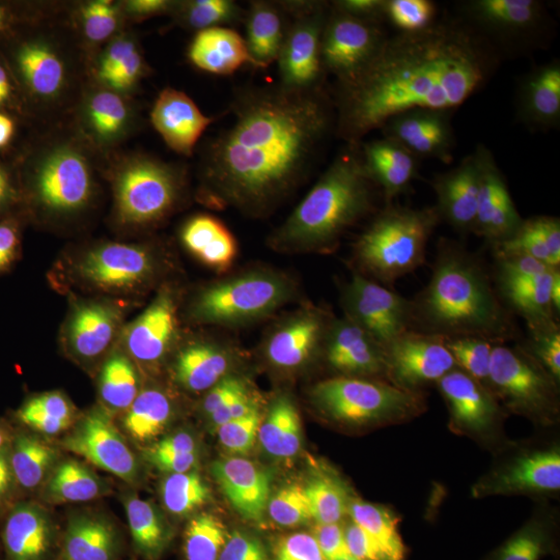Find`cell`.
<instances>
[{
	"label": "cell",
	"instance_id": "7c38bea8",
	"mask_svg": "<svg viewBox=\"0 0 560 560\" xmlns=\"http://www.w3.org/2000/svg\"><path fill=\"white\" fill-rule=\"evenodd\" d=\"M164 50L177 80H212L233 57L235 21L219 2L179 4L164 18Z\"/></svg>",
	"mask_w": 560,
	"mask_h": 560
},
{
	"label": "cell",
	"instance_id": "7402d4cb",
	"mask_svg": "<svg viewBox=\"0 0 560 560\" xmlns=\"http://www.w3.org/2000/svg\"><path fill=\"white\" fill-rule=\"evenodd\" d=\"M560 7V2H559ZM552 125H555V129H557V148H559V171H560V104L559 108H557V115H555V120H552Z\"/></svg>",
	"mask_w": 560,
	"mask_h": 560
},
{
	"label": "cell",
	"instance_id": "ba28073f",
	"mask_svg": "<svg viewBox=\"0 0 560 560\" xmlns=\"http://www.w3.org/2000/svg\"><path fill=\"white\" fill-rule=\"evenodd\" d=\"M361 478L400 525L441 546L459 538L476 506V490L460 460L420 430L381 436L363 457Z\"/></svg>",
	"mask_w": 560,
	"mask_h": 560
},
{
	"label": "cell",
	"instance_id": "277c9868",
	"mask_svg": "<svg viewBox=\"0 0 560 560\" xmlns=\"http://www.w3.org/2000/svg\"><path fill=\"white\" fill-rule=\"evenodd\" d=\"M316 520L298 494L210 486L173 502L152 529L162 560H307Z\"/></svg>",
	"mask_w": 560,
	"mask_h": 560
},
{
	"label": "cell",
	"instance_id": "3957f363",
	"mask_svg": "<svg viewBox=\"0 0 560 560\" xmlns=\"http://www.w3.org/2000/svg\"><path fill=\"white\" fill-rule=\"evenodd\" d=\"M57 376L85 420L108 430L161 423L179 407L187 382L179 324L138 289L104 295L65 332Z\"/></svg>",
	"mask_w": 560,
	"mask_h": 560
},
{
	"label": "cell",
	"instance_id": "d6986e66",
	"mask_svg": "<svg viewBox=\"0 0 560 560\" xmlns=\"http://www.w3.org/2000/svg\"><path fill=\"white\" fill-rule=\"evenodd\" d=\"M23 189V168L15 141L0 127V212H7L20 200Z\"/></svg>",
	"mask_w": 560,
	"mask_h": 560
},
{
	"label": "cell",
	"instance_id": "ffe728a7",
	"mask_svg": "<svg viewBox=\"0 0 560 560\" xmlns=\"http://www.w3.org/2000/svg\"><path fill=\"white\" fill-rule=\"evenodd\" d=\"M18 42V23L11 13L0 11V65L11 57Z\"/></svg>",
	"mask_w": 560,
	"mask_h": 560
},
{
	"label": "cell",
	"instance_id": "e0dca14e",
	"mask_svg": "<svg viewBox=\"0 0 560 560\" xmlns=\"http://www.w3.org/2000/svg\"><path fill=\"white\" fill-rule=\"evenodd\" d=\"M441 560H560V546L550 541L513 538L483 544Z\"/></svg>",
	"mask_w": 560,
	"mask_h": 560
},
{
	"label": "cell",
	"instance_id": "6da1fadb",
	"mask_svg": "<svg viewBox=\"0 0 560 560\" xmlns=\"http://www.w3.org/2000/svg\"><path fill=\"white\" fill-rule=\"evenodd\" d=\"M460 222L463 245L411 305L407 393L527 434L560 409V171L481 180Z\"/></svg>",
	"mask_w": 560,
	"mask_h": 560
},
{
	"label": "cell",
	"instance_id": "5b68a950",
	"mask_svg": "<svg viewBox=\"0 0 560 560\" xmlns=\"http://www.w3.org/2000/svg\"><path fill=\"white\" fill-rule=\"evenodd\" d=\"M310 258L340 298L382 312L407 264L425 245L378 191L349 177H330L301 226Z\"/></svg>",
	"mask_w": 560,
	"mask_h": 560
},
{
	"label": "cell",
	"instance_id": "ac0fdd59",
	"mask_svg": "<svg viewBox=\"0 0 560 560\" xmlns=\"http://www.w3.org/2000/svg\"><path fill=\"white\" fill-rule=\"evenodd\" d=\"M27 245L20 235L7 226H0V295L11 293L25 275Z\"/></svg>",
	"mask_w": 560,
	"mask_h": 560
},
{
	"label": "cell",
	"instance_id": "8fae6325",
	"mask_svg": "<svg viewBox=\"0 0 560 560\" xmlns=\"http://www.w3.org/2000/svg\"><path fill=\"white\" fill-rule=\"evenodd\" d=\"M258 221L249 201L231 185L203 180L177 203L175 240L194 275L221 282L237 275L252 256Z\"/></svg>",
	"mask_w": 560,
	"mask_h": 560
},
{
	"label": "cell",
	"instance_id": "52a82bcc",
	"mask_svg": "<svg viewBox=\"0 0 560 560\" xmlns=\"http://www.w3.org/2000/svg\"><path fill=\"white\" fill-rule=\"evenodd\" d=\"M25 122L42 161L65 189L104 196L125 179L129 127L101 90L83 81H48L27 101Z\"/></svg>",
	"mask_w": 560,
	"mask_h": 560
},
{
	"label": "cell",
	"instance_id": "9a60e30c",
	"mask_svg": "<svg viewBox=\"0 0 560 560\" xmlns=\"http://www.w3.org/2000/svg\"><path fill=\"white\" fill-rule=\"evenodd\" d=\"M38 399V384L20 345L0 328V441L21 432L18 421Z\"/></svg>",
	"mask_w": 560,
	"mask_h": 560
},
{
	"label": "cell",
	"instance_id": "8992f818",
	"mask_svg": "<svg viewBox=\"0 0 560 560\" xmlns=\"http://www.w3.org/2000/svg\"><path fill=\"white\" fill-rule=\"evenodd\" d=\"M376 113L393 136L430 150H463L490 129L511 133L490 78L459 55L395 62Z\"/></svg>",
	"mask_w": 560,
	"mask_h": 560
},
{
	"label": "cell",
	"instance_id": "2e32d148",
	"mask_svg": "<svg viewBox=\"0 0 560 560\" xmlns=\"http://www.w3.org/2000/svg\"><path fill=\"white\" fill-rule=\"evenodd\" d=\"M349 9V4L332 0H270L256 4L261 25L282 34L332 25L339 20H347Z\"/></svg>",
	"mask_w": 560,
	"mask_h": 560
},
{
	"label": "cell",
	"instance_id": "44dd1931",
	"mask_svg": "<svg viewBox=\"0 0 560 560\" xmlns=\"http://www.w3.org/2000/svg\"><path fill=\"white\" fill-rule=\"evenodd\" d=\"M541 492L550 499L560 502V453L550 460V465L544 469L540 476Z\"/></svg>",
	"mask_w": 560,
	"mask_h": 560
},
{
	"label": "cell",
	"instance_id": "5bb4252c",
	"mask_svg": "<svg viewBox=\"0 0 560 560\" xmlns=\"http://www.w3.org/2000/svg\"><path fill=\"white\" fill-rule=\"evenodd\" d=\"M284 131L287 125L279 102L270 98L243 120L226 140L206 150L201 156L226 177L249 179L264 173L279 156Z\"/></svg>",
	"mask_w": 560,
	"mask_h": 560
},
{
	"label": "cell",
	"instance_id": "9c48e42d",
	"mask_svg": "<svg viewBox=\"0 0 560 560\" xmlns=\"http://www.w3.org/2000/svg\"><path fill=\"white\" fill-rule=\"evenodd\" d=\"M488 42L490 83L511 136H536L560 104L559 2H502Z\"/></svg>",
	"mask_w": 560,
	"mask_h": 560
},
{
	"label": "cell",
	"instance_id": "7a4b0ae2",
	"mask_svg": "<svg viewBox=\"0 0 560 560\" xmlns=\"http://www.w3.org/2000/svg\"><path fill=\"white\" fill-rule=\"evenodd\" d=\"M365 374V347L345 330L298 314L268 316L231 360L235 430L252 448H310L351 418Z\"/></svg>",
	"mask_w": 560,
	"mask_h": 560
},
{
	"label": "cell",
	"instance_id": "30bf717a",
	"mask_svg": "<svg viewBox=\"0 0 560 560\" xmlns=\"http://www.w3.org/2000/svg\"><path fill=\"white\" fill-rule=\"evenodd\" d=\"M353 38L382 59L455 55L490 38L492 23L465 0H384L349 9Z\"/></svg>",
	"mask_w": 560,
	"mask_h": 560
},
{
	"label": "cell",
	"instance_id": "4fadbf2b",
	"mask_svg": "<svg viewBox=\"0 0 560 560\" xmlns=\"http://www.w3.org/2000/svg\"><path fill=\"white\" fill-rule=\"evenodd\" d=\"M40 504V448L34 436L15 432L0 441V550L25 536Z\"/></svg>",
	"mask_w": 560,
	"mask_h": 560
}]
</instances>
